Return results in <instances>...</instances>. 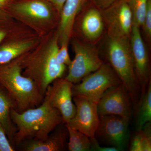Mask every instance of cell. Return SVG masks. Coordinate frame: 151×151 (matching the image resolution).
<instances>
[{"label": "cell", "mask_w": 151, "mask_h": 151, "mask_svg": "<svg viewBox=\"0 0 151 151\" xmlns=\"http://www.w3.org/2000/svg\"><path fill=\"white\" fill-rule=\"evenodd\" d=\"M11 117L17 128L14 137L17 142L28 139L45 140L51 132L63 123L61 114L50 105L46 96L37 108L22 112L13 108Z\"/></svg>", "instance_id": "1"}, {"label": "cell", "mask_w": 151, "mask_h": 151, "mask_svg": "<svg viewBox=\"0 0 151 151\" xmlns=\"http://www.w3.org/2000/svg\"><path fill=\"white\" fill-rule=\"evenodd\" d=\"M0 83L6 89L19 112L35 108L44 97L34 81L22 73L19 60L10 62L0 68Z\"/></svg>", "instance_id": "2"}, {"label": "cell", "mask_w": 151, "mask_h": 151, "mask_svg": "<svg viewBox=\"0 0 151 151\" xmlns=\"http://www.w3.org/2000/svg\"><path fill=\"white\" fill-rule=\"evenodd\" d=\"M57 35L42 54L26 60V76L34 81L41 94L45 96L47 89L56 79L61 78L65 72L66 65L58 62L56 54L59 47Z\"/></svg>", "instance_id": "3"}, {"label": "cell", "mask_w": 151, "mask_h": 151, "mask_svg": "<svg viewBox=\"0 0 151 151\" xmlns=\"http://www.w3.org/2000/svg\"><path fill=\"white\" fill-rule=\"evenodd\" d=\"M107 53L111 67L129 94L134 97L139 85L134 69L130 38L108 37Z\"/></svg>", "instance_id": "4"}, {"label": "cell", "mask_w": 151, "mask_h": 151, "mask_svg": "<svg viewBox=\"0 0 151 151\" xmlns=\"http://www.w3.org/2000/svg\"><path fill=\"white\" fill-rule=\"evenodd\" d=\"M72 87L73 97L77 96L98 103L108 89L122 83L110 64L103 63L97 70L86 76Z\"/></svg>", "instance_id": "5"}, {"label": "cell", "mask_w": 151, "mask_h": 151, "mask_svg": "<svg viewBox=\"0 0 151 151\" xmlns=\"http://www.w3.org/2000/svg\"><path fill=\"white\" fill-rule=\"evenodd\" d=\"M73 50L75 56L68 65L66 78L73 84H78L86 76L97 70L103 63L94 45L75 40Z\"/></svg>", "instance_id": "6"}, {"label": "cell", "mask_w": 151, "mask_h": 151, "mask_svg": "<svg viewBox=\"0 0 151 151\" xmlns=\"http://www.w3.org/2000/svg\"><path fill=\"white\" fill-rule=\"evenodd\" d=\"M108 37L130 38L133 26L132 11L127 0H121L103 11Z\"/></svg>", "instance_id": "7"}, {"label": "cell", "mask_w": 151, "mask_h": 151, "mask_svg": "<svg viewBox=\"0 0 151 151\" xmlns=\"http://www.w3.org/2000/svg\"><path fill=\"white\" fill-rule=\"evenodd\" d=\"M129 122V119L116 115L102 116L95 136L119 151L124 150L128 143Z\"/></svg>", "instance_id": "8"}, {"label": "cell", "mask_w": 151, "mask_h": 151, "mask_svg": "<svg viewBox=\"0 0 151 151\" xmlns=\"http://www.w3.org/2000/svg\"><path fill=\"white\" fill-rule=\"evenodd\" d=\"M73 100L76 108L75 115L69 123L65 124L82 132L90 138L95 137V133L100 121L97 103L77 96H74Z\"/></svg>", "instance_id": "9"}, {"label": "cell", "mask_w": 151, "mask_h": 151, "mask_svg": "<svg viewBox=\"0 0 151 151\" xmlns=\"http://www.w3.org/2000/svg\"><path fill=\"white\" fill-rule=\"evenodd\" d=\"M47 89L45 96L50 104L57 109L62 116L63 123H69L75 115L76 108L73 102V84L65 79L59 78L55 80Z\"/></svg>", "instance_id": "10"}, {"label": "cell", "mask_w": 151, "mask_h": 151, "mask_svg": "<svg viewBox=\"0 0 151 151\" xmlns=\"http://www.w3.org/2000/svg\"><path fill=\"white\" fill-rule=\"evenodd\" d=\"M129 95L122 83L108 89L97 103L100 117L113 115L130 120L131 109Z\"/></svg>", "instance_id": "11"}, {"label": "cell", "mask_w": 151, "mask_h": 151, "mask_svg": "<svg viewBox=\"0 0 151 151\" xmlns=\"http://www.w3.org/2000/svg\"><path fill=\"white\" fill-rule=\"evenodd\" d=\"M130 42L135 73L143 95L150 80V71L148 52L139 27L133 25Z\"/></svg>", "instance_id": "12"}, {"label": "cell", "mask_w": 151, "mask_h": 151, "mask_svg": "<svg viewBox=\"0 0 151 151\" xmlns=\"http://www.w3.org/2000/svg\"><path fill=\"white\" fill-rule=\"evenodd\" d=\"M101 11L92 7L87 9L82 14L79 30L84 42L94 45L103 36L105 25Z\"/></svg>", "instance_id": "13"}, {"label": "cell", "mask_w": 151, "mask_h": 151, "mask_svg": "<svg viewBox=\"0 0 151 151\" xmlns=\"http://www.w3.org/2000/svg\"><path fill=\"white\" fill-rule=\"evenodd\" d=\"M86 0H66L60 13L58 37L60 44L68 43L71 37L76 18Z\"/></svg>", "instance_id": "14"}, {"label": "cell", "mask_w": 151, "mask_h": 151, "mask_svg": "<svg viewBox=\"0 0 151 151\" xmlns=\"http://www.w3.org/2000/svg\"><path fill=\"white\" fill-rule=\"evenodd\" d=\"M12 9L17 13L32 19H50L52 12L47 3L42 0H29L14 4Z\"/></svg>", "instance_id": "15"}, {"label": "cell", "mask_w": 151, "mask_h": 151, "mask_svg": "<svg viewBox=\"0 0 151 151\" xmlns=\"http://www.w3.org/2000/svg\"><path fill=\"white\" fill-rule=\"evenodd\" d=\"M65 135L60 130L45 140H32L25 148L27 151H60L65 149Z\"/></svg>", "instance_id": "16"}, {"label": "cell", "mask_w": 151, "mask_h": 151, "mask_svg": "<svg viewBox=\"0 0 151 151\" xmlns=\"http://www.w3.org/2000/svg\"><path fill=\"white\" fill-rule=\"evenodd\" d=\"M33 45L32 41L11 42L0 46V65H5L26 52Z\"/></svg>", "instance_id": "17"}, {"label": "cell", "mask_w": 151, "mask_h": 151, "mask_svg": "<svg viewBox=\"0 0 151 151\" xmlns=\"http://www.w3.org/2000/svg\"><path fill=\"white\" fill-rule=\"evenodd\" d=\"M14 108L13 102L8 94L0 90V126L11 138L13 135L15 136L16 132V128L13 126L11 117V110Z\"/></svg>", "instance_id": "18"}, {"label": "cell", "mask_w": 151, "mask_h": 151, "mask_svg": "<svg viewBox=\"0 0 151 151\" xmlns=\"http://www.w3.org/2000/svg\"><path fill=\"white\" fill-rule=\"evenodd\" d=\"M65 127L69 134L68 148L70 151H89L91 147L90 138L82 132L72 129L67 124Z\"/></svg>", "instance_id": "19"}, {"label": "cell", "mask_w": 151, "mask_h": 151, "mask_svg": "<svg viewBox=\"0 0 151 151\" xmlns=\"http://www.w3.org/2000/svg\"><path fill=\"white\" fill-rule=\"evenodd\" d=\"M145 91L143 95L137 121V130L139 131L145 125L151 121V84L149 81Z\"/></svg>", "instance_id": "20"}, {"label": "cell", "mask_w": 151, "mask_h": 151, "mask_svg": "<svg viewBox=\"0 0 151 151\" xmlns=\"http://www.w3.org/2000/svg\"><path fill=\"white\" fill-rule=\"evenodd\" d=\"M132 11L133 25L142 27L147 12L148 0H127Z\"/></svg>", "instance_id": "21"}, {"label": "cell", "mask_w": 151, "mask_h": 151, "mask_svg": "<svg viewBox=\"0 0 151 151\" xmlns=\"http://www.w3.org/2000/svg\"><path fill=\"white\" fill-rule=\"evenodd\" d=\"M142 27L148 43L151 40V0H148L147 12Z\"/></svg>", "instance_id": "22"}, {"label": "cell", "mask_w": 151, "mask_h": 151, "mask_svg": "<svg viewBox=\"0 0 151 151\" xmlns=\"http://www.w3.org/2000/svg\"><path fill=\"white\" fill-rule=\"evenodd\" d=\"M61 46L58 48L56 54L58 62L60 64L68 66L71 62L69 53H68V43L60 44Z\"/></svg>", "instance_id": "23"}, {"label": "cell", "mask_w": 151, "mask_h": 151, "mask_svg": "<svg viewBox=\"0 0 151 151\" xmlns=\"http://www.w3.org/2000/svg\"><path fill=\"white\" fill-rule=\"evenodd\" d=\"M131 143L130 151H143V142H144V134L142 130L138 131Z\"/></svg>", "instance_id": "24"}, {"label": "cell", "mask_w": 151, "mask_h": 151, "mask_svg": "<svg viewBox=\"0 0 151 151\" xmlns=\"http://www.w3.org/2000/svg\"><path fill=\"white\" fill-rule=\"evenodd\" d=\"M142 130L144 134L143 151H151V122L145 125Z\"/></svg>", "instance_id": "25"}, {"label": "cell", "mask_w": 151, "mask_h": 151, "mask_svg": "<svg viewBox=\"0 0 151 151\" xmlns=\"http://www.w3.org/2000/svg\"><path fill=\"white\" fill-rule=\"evenodd\" d=\"M6 135L4 129L0 126V151H15L8 139Z\"/></svg>", "instance_id": "26"}, {"label": "cell", "mask_w": 151, "mask_h": 151, "mask_svg": "<svg viewBox=\"0 0 151 151\" xmlns=\"http://www.w3.org/2000/svg\"><path fill=\"white\" fill-rule=\"evenodd\" d=\"M91 147L90 151H119L118 149L114 147H101L97 142L95 137L90 138Z\"/></svg>", "instance_id": "27"}, {"label": "cell", "mask_w": 151, "mask_h": 151, "mask_svg": "<svg viewBox=\"0 0 151 151\" xmlns=\"http://www.w3.org/2000/svg\"><path fill=\"white\" fill-rule=\"evenodd\" d=\"M93 1L96 7L103 11L112 6L116 0H93Z\"/></svg>", "instance_id": "28"}, {"label": "cell", "mask_w": 151, "mask_h": 151, "mask_svg": "<svg viewBox=\"0 0 151 151\" xmlns=\"http://www.w3.org/2000/svg\"><path fill=\"white\" fill-rule=\"evenodd\" d=\"M48 1L53 5L58 12L60 14L66 0H48Z\"/></svg>", "instance_id": "29"}, {"label": "cell", "mask_w": 151, "mask_h": 151, "mask_svg": "<svg viewBox=\"0 0 151 151\" xmlns=\"http://www.w3.org/2000/svg\"><path fill=\"white\" fill-rule=\"evenodd\" d=\"M6 35V34L5 32L2 30L0 29V42L5 38Z\"/></svg>", "instance_id": "30"}, {"label": "cell", "mask_w": 151, "mask_h": 151, "mask_svg": "<svg viewBox=\"0 0 151 151\" xmlns=\"http://www.w3.org/2000/svg\"><path fill=\"white\" fill-rule=\"evenodd\" d=\"M7 0H0V8L3 7L6 4Z\"/></svg>", "instance_id": "31"}]
</instances>
